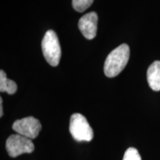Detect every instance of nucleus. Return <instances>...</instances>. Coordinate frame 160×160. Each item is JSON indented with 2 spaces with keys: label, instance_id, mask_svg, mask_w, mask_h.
I'll return each instance as SVG.
<instances>
[{
  "label": "nucleus",
  "instance_id": "nucleus-1",
  "mask_svg": "<svg viewBox=\"0 0 160 160\" xmlns=\"http://www.w3.org/2000/svg\"><path fill=\"white\" fill-rule=\"evenodd\" d=\"M130 57L129 46L126 44L120 45L113 50L106 58L104 65V72L106 77H117L123 71Z\"/></svg>",
  "mask_w": 160,
  "mask_h": 160
},
{
  "label": "nucleus",
  "instance_id": "nucleus-2",
  "mask_svg": "<svg viewBox=\"0 0 160 160\" xmlns=\"http://www.w3.org/2000/svg\"><path fill=\"white\" fill-rule=\"evenodd\" d=\"M43 56L50 65L57 66L61 59L62 51L57 33L53 30L45 33L42 41Z\"/></svg>",
  "mask_w": 160,
  "mask_h": 160
},
{
  "label": "nucleus",
  "instance_id": "nucleus-3",
  "mask_svg": "<svg viewBox=\"0 0 160 160\" xmlns=\"http://www.w3.org/2000/svg\"><path fill=\"white\" fill-rule=\"evenodd\" d=\"M69 131L77 142H90L93 138V131L86 118L81 113H73L70 119Z\"/></svg>",
  "mask_w": 160,
  "mask_h": 160
},
{
  "label": "nucleus",
  "instance_id": "nucleus-4",
  "mask_svg": "<svg viewBox=\"0 0 160 160\" xmlns=\"http://www.w3.org/2000/svg\"><path fill=\"white\" fill-rule=\"evenodd\" d=\"M6 150L11 157L15 158L23 153H31L34 151L32 139L20 134H13L6 141Z\"/></svg>",
  "mask_w": 160,
  "mask_h": 160
},
{
  "label": "nucleus",
  "instance_id": "nucleus-5",
  "mask_svg": "<svg viewBox=\"0 0 160 160\" xmlns=\"http://www.w3.org/2000/svg\"><path fill=\"white\" fill-rule=\"evenodd\" d=\"M12 128L18 134L34 139L39 136L42 130V125L37 119L33 117H28L21 119L16 120L13 122Z\"/></svg>",
  "mask_w": 160,
  "mask_h": 160
},
{
  "label": "nucleus",
  "instance_id": "nucleus-6",
  "mask_svg": "<svg viewBox=\"0 0 160 160\" xmlns=\"http://www.w3.org/2000/svg\"><path fill=\"white\" fill-rule=\"evenodd\" d=\"M98 15L96 12H90L80 18L79 29L87 39H93L97 33Z\"/></svg>",
  "mask_w": 160,
  "mask_h": 160
},
{
  "label": "nucleus",
  "instance_id": "nucleus-7",
  "mask_svg": "<svg viewBox=\"0 0 160 160\" xmlns=\"http://www.w3.org/2000/svg\"><path fill=\"white\" fill-rule=\"evenodd\" d=\"M147 79L150 88L154 91H160V61H155L149 66Z\"/></svg>",
  "mask_w": 160,
  "mask_h": 160
},
{
  "label": "nucleus",
  "instance_id": "nucleus-8",
  "mask_svg": "<svg viewBox=\"0 0 160 160\" xmlns=\"http://www.w3.org/2000/svg\"><path fill=\"white\" fill-rule=\"evenodd\" d=\"M17 91V85L13 80L8 79L5 72L0 71V91L6 92L8 94H14Z\"/></svg>",
  "mask_w": 160,
  "mask_h": 160
},
{
  "label": "nucleus",
  "instance_id": "nucleus-9",
  "mask_svg": "<svg viewBox=\"0 0 160 160\" xmlns=\"http://www.w3.org/2000/svg\"><path fill=\"white\" fill-rule=\"evenodd\" d=\"M93 2V0H72L73 8L77 12H84Z\"/></svg>",
  "mask_w": 160,
  "mask_h": 160
},
{
  "label": "nucleus",
  "instance_id": "nucleus-10",
  "mask_svg": "<svg viewBox=\"0 0 160 160\" xmlns=\"http://www.w3.org/2000/svg\"><path fill=\"white\" fill-rule=\"evenodd\" d=\"M122 160H142V158L137 149L129 148L125 152Z\"/></svg>",
  "mask_w": 160,
  "mask_h": 160
},
{
  "label": "nucleus",
  "instance_id": "nucleus-11",
  "mask_svg": "<svg viewBox=\"0 0 160 160\" xmlns=\"http://www.w3.org/2000/svg\"><path fill=\"white\" fill-rule=\"evenodd\" d=\"M3 116V108H2V99L0 97V117Z\"/></svg>",
  "mask_w": 160,
  "mask_h": 160
}]
</instances>
